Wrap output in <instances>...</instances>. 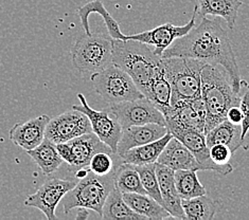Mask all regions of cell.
Returning a JSON list of instances; mask_svg holds the SVG:
<instances>
[{"label":"cell","instance_id":"cell-16","mask_svg":"<svg viewBox=\"0 0 249 220\" xmlns=\"http://www.w3.org/2000/svg\"><path fill=\"white\" fill-rule=\"evenodd\" d=\"M169 133L167 126H162L156 123L144 125H135L122 129V135L117 146V156L121 157L130 148L151 143L162 138Z\"/></svg>","mask_w":249,"mask_h":220},{"label":"cell","instance_id":"cell-31","mask_svg":"<svg viewBox=\"0 0 249 220\" xmlns=\"http://www.w3.org/2000/svg\"><path fill=\"white\" fill-rule=\"evenodd\" d=\"M136 169H137L139 172L142 186H143L145 193L153 199H155L158 203L162 205V198H161V193H160L158 179L156 176L155 163L145 164V165H136Z\"/></svg>","mask_w":249,"mask_h":220},{"label":"cell","instance_id":"cell-32","mask_svg":"<svg viewBox=\"0 0 249 220\" xmlns=\"http://www.w3.org/2000/svg\"><path fill=\"white\" fill-rule=\"evenodd\" d=\"M112 152H97L91 158L89 163V169L93 172V174L99 176H105L108 175L110 172L116 169L115 161L112 159Z\"/></svg>","mask_w":249,"mask_h":220},{"label":"cell","instance_id":"cell-22","mask_svg":"<svg viewBox=\"0 0 249 220\" xmlns=\"http://www.w3.org/2000/svg\"><path fill=\"white\" fill-rule=\"evenodd\" d=\"M172 136H173L172 134L168 133L162 138L153 141L151 143L130 148L120 157L122 162L132 163L135 165H145L157 162L160 153L162 152L163 148L168 144Z\"/></svg>","mask_w":249,"mask_h":220},{"label":"cell","instance_id":"cell-33","mask_svg":"<svg viewBox=\"0 0 249 220\" xmlns=\"http://www.w3.org/2000/svg\"><path fill=\"white\" fill-rule=\"evenodd\" d=\"M239 94L241 98L240 107L243 111V121L241 123L242 138L245 140L246 135L249 134V84L244 80H241Z\"/></svg>","mask_w":249,"mask_h":220},{"label":"cell","instance_id":"cell-17","mask_svg":"<svg viewBox=\"0 0 249 220\" xmlns=\"http://www.w3.org/2000/svg\"><path fill=\"white\" fill-rule=\"evenodd\" d=\"M169 129L190 128L205 134L206 118L200 116L191 104V101H178L161 111Z\"/></svg>","mask_w":249,"mask_h":220},{"label":"cell","instance_id":"cell-7","mask_svg":"<svg viewBox=\"0 0 249 220\" xmlns=\"http://www.w3.org/2000/svg\"><path fill=\"white\" fill-rule=\"evenodd\" d=\"M94 91L108 104H116L144 98L125 71L111 64L90 76Z\"/></svg>","mask_w":249,"mask_h":220},{"label":"cell","instance_id":"cell-29","mask_svg":"<svg viewBox=\"0 0 249 220\" xmlns=\"http://www.w3.org/2000/svg\"><path fill=\"white\" fill-rule=\"evenodd\" d=\"M175 186L181 199H190L207 195L206 187L200 183L196 170H175Z\"/></svg>","mask_w":249,"mask_h":220},{"label":"cell","instance_id":"cell-5","mask_svg":"<svg viewBox=\"0 0 249 220\" xmlns=\"http://www.w3.org/2000/svg\"><path fill=\"white\" fill-rule=\"evenodd\" d=\"M162 63L172 88L171 104L201 96V71L207 64L187 57L162 58Z\"/></svg>","mask_w":249,"mask_h":220},{"label":"cell","instance_id":"cell-9","mask_svg":"<svg viewBox=\"0 0 249 220\" xmlns=\"http://www.w3.org/2000/svg\"><path fill=\"white\" fill-rule=\"evenodd\" d=\"M108 108L120 123L122 129L150 123L167 126L162 112L145 97L127 102L109 104Z\"/></svg>","mask_w":249,"mask_h":220},{"label":"cell","instance_id":"cell-4","mask_svg":"<svg viewBox=\"0 0 249 220\" xmlns=\"http://www.w3.org/2000/svg\"><path fill=\"white\" fill-rule=\"evenodd\" d=\"M112 39L103 32L84 33L78 37L70 51L71 62L82 74H93L112 64Z\"/></svg>","mask_w":249,"mask_h":220},{"label":"cell","instance_id":"cell-15","mask_svg":"<svg viewBox=\"0 0 249 220\" xmlns=\"http://www.w3.org/2000/svg\"><path fill=\"white\" fill-rule=\"evenodd\" d=\"M50 118L49 116L41 115L26 122L16 123L9 132L10 140L23 151L33 150L45 139L46 128Z\"/></svg>","mask_w":249,"mask_h":220},{"label":"cell","instance_id":"cell-12","mask_svg":"<svg viewBox=\"0 0 249 220\" xmlns=\"http://www.w3.org/2000/svg\"><path fill=\"white\" fill-rule=\"evenodd\" d=\"M89 133H92V129L87 116L79 110L71 109L50 118L45 138L60 144Z\"/></svg>","mask_w":249,"mask_h":220},{"label":"cell","instance_id":"cell-28","mask_svg":"<svg viewBox=\"0 0 249 220\" xmlns=\"http://www.w3.org/2000/svg\"><path fill=\"white\" fill-rule=\"evenodd\" d=\"M181 205L186 218L190 220H211L217 210L216 202L207 195L181 199Z\"/></svg>","mask_w":249,"mask_h":220},{"label":"cell","instance_id":"cell-25","mask_svg":"<svg viewBox=\"0 0 249 220\" xmlns=\"http://www.w3.org/2000/svg\"><path fill=\"white\" fill-rule=\"evenodd\" d=\"M27 153L47 176L55 172L64 163V160L56 148V144L47 138H45L37 147L28 151Z\"/></svg>","mask_w":249,"mask_h":220},{"label":"cell","instance_id":"cell-20","mask_svg":"<svg viewBox=\"0 0 249 220\" xmlns=\"http://www.w3.org/2000/svg\"><path fill=\"white\" fill-rule=\"evenodd\" d=\"M242 4V0H197L194 10L200 17L211 15L223 18L232 30Z\"/></svg>","mask_w":249,"mask_h":220},{"label":"cell","instance_id":"cell-34","mask_svg":"<svg viewBox=\"0 0 249 220\" xmlns=\"http://www.w3.org/2000/svg\"><path fill=\"white\" fill-rule=\"evenodd\" d=\"M209 152L212 161L219 166L229 164L231 157L233 156V153L231 152L230 148L227 145L221 143L210 146Z\"/></svg>","mask_w":249,"mask_h":220},{"label":"cell","instance_id":"cell-3","mask_svg":"<svg viewBox=\"0 0 249 220\" xmlns=\"http://www.w3.org/2000/svg\"><path fill=\"white\" fill-rule=\"evenodd\" d=\"M201 98L206 107L205 135L226 120L227 111L240 106V94L235 93L228 73L221 66L206 65L201 71Z\"/></svg>","mask_w":249,"mask_h":220},{"label":"cell","instance_id":"cell-30","mask_svg":"<svg viewBox=\"0 0 249 220\" xmlns=\"http://www.w3.org/2000/svg\"><path fill=\"white\" fill-rule=\"evenodd\" d=\"M146 98L152 101L160 111L167 109L168 107H170L172 98V88L170 82L168 81L164 73L163 63L162 68L159 70V72L155 76V79L152 82L149 96Z\"/></svg>","mask_w":249,"mask_h":220},{"label":"cell","instance_id":"cell-11","mask_svg":"<svg viewBox=\"0 0 249 220\" xmlns=\"http://www.w3.org/2000/svg\"><path fill=\"white\" fill-rule=\"evenodd\" d=\"M78 180L76 178H50L41 184L36 192L29 196L25 200V205L38 209L48 220H56L55 210L57 204L63 200L65 195L75 186Z\"/></svg>","mask_w":249,"mask_h":220},{"label":"cell","instance_id":"cell-35","mask_svg":"<svg viewBox=\"0 0 249 220\" xmlns=\"http://www.w3.org/2000/svg\"><path fill=\"white\" fill-rule=\"evenodd\" d=\"M226 120L230 123L235 125H241L243 121V111L240 106H232L230 107L227 111Z\"/></svg>","mask_w":249,"mask_h":220},{"label":"cell","instance_id":"cell-13","mask_svg":"<svg viewBox=\"0 0 249 220\" xmlns=\"http://www.w3.org/2000/svg\"><path fill=\"white\" fill-rule=\"evenodd\" d=\"M195 18H196V11L194 10L191 19L185 26H175L172 23H164L147 31L127 35L128 39L138 40L147 46L152 47L155 54L161 56L165 49L174 43L177 38H180L188 34L191 29L195 26Z\"/></svg>","mask_w":249,"mask_h":220},{"label":"cell","instance_id":"cell-24","mask_svg":"<svg viewBox=\"0 0 249 220\" xmlns=\"http://www.w3.org/2000/svg\"><path fill=\"white\" fill-rule=\"evenodd\" d=\"M123 198L130 209L146 219L161 220L171 217V214L165 207L147 194L125 193L123 194Z\"/></svg>","mask_w":249,"mask_h":220},{"label":"cell","instance_id":"cell-2","mask_svg":"<svg viewBox=\"0 0 249 220\" xmlns=\"http://www.w3.org/2000/svg\"><path fill=\"white\" fill-rule=\"evenodd\" d=\"M112 64L125 71L146 98L153 80L162 68V57L138 40L114 39Z\"/></svg>","mask_w":249,"mask_h":220},{"label":"cell","instance_id":"cell-19","mask_svg":"<svg viewBox=\"0 0 249 220\" xmlns=\"http://www.w3.org/2000/svg\"><path fill=\"white\" fill-rule=\"evenodd\" d=\"M157 162L168 166L173 170H205L204 166L197 161L194 154L174 136H172L168 144L163 148Z\"/></svg>","mask_w":249,"mask_h":220},{"label":"cell","instance_id":"cell-8","mask_svg":"<svg viewBox=\"0 0 249 220\" xmlns=\"http://www.w3.org/2000/svg\"><path fill=\"white\" fill-rule=\"evenodd\" d=\"M56 148L73 175L80 169H89L90 160L97 152H112L110 147L93 133L82 135L65 143L56 144Z\"/></svg>","mask_w":249,"mask_h":220},{"label":"cell","instance_id":"cell-27","mask_svg":"<svg viewBox=\"0 0 249 220\" xmlns=\"http://www.w3.org/2000/svg\"><path fill=\"white\" fill-rule=\"evenodd\" d=\"M115 186L122 194L138 193L146 194L142 186L139 172L136 165L132 163L121 162L115 169Z\"/></svg>","mask_w":249,"mask_h":220},{"label":"cell","instance_id":"cell-10","mask_svg":"<svg viewBox=\"0 0 249 220\" xmlns=\"http://www.w3.org/2000/svg\"><path fill=\"white\" fill-rule=\"evenodd\" d=\"M78 99L81 104L73 105L71 109L79 110L86 115L90 122L92 133L106 145L109 146L112 152L117 153V146L122 135V127L116 117L111 114L109 108L102 110L92 109L82 93L78 94Z\"/></svg>","mask_w":249,"mask_h":220},{"label":"cell","instance_id":"cell-1","mask_svg":"<svg viewBox=\"0 0 249 220\" xmlns=\"http://www.w3.org/2000/svg\"><path fill=\"white\" fill-rule=\"evenodd\" d=\"M162 58H194L211 66H221L228 73L235 93L240 92L241 77L236 57L228 34L222 27L221 19L201 17L185 36L177 38L161 55Z\"/></svg>","mask_w":249,"mask_h":220},{"label":"cell","instance_id":"cell-36","mask_svg":"<svg viewBox=\"0 0 249 220\" xmlns=\"http://www.w3.org/2000/svg\"><path fill=\"white\" fill-rule=\"evenodd\" d=\"M89 209H87V207L84 206H79L76 207V216L75 219L76 220H86L89 217Z\"/></svg>","mask_w":249,"mask_h":220},{"label":"cell","instance_id":"cell-6","mask_svg":"<svg viewBox=\"0 0 249 220\" xmlns=\"http://www.w3.org/2000/svg\"><path fill=\"white\" fill-rule=\"evenodd\" d=\"M115 187V170L108 175L99 176L89 169L88 174L78 180L75 186L63 198L64 213L84 206L102 217L103 205L107 196Z\"/></svg>","mask_w":249,"mask_h":220},{"label":"cell","instance_id":"cell-21","mask_svg":"<svg viewBox=\"0 0 249 220\" xmlns=\"http://www.w3.org/2000/svg\"><path fill=\"white\" fill-rule=\"evenodd\" d=\"M76 13H78L80 17L82 27L84 29L86 34L91 33L88 18H89L90 14L96 13L102 16L106 29H107V32L112 39H121V40L128 39L127 35L123 34L121 32L119 23H118L114 19V17L109 14V12L106 10V8L104 7V4L102 3L101 0H92V1L87 2L86 4L83 5V7L79 8L78 11H76Z\"/></svg>","mask_w":249,"mask_h":220},{"label":"cell","instance_id":"cell-26","mask_svg":"<svg viewBox=\"0 0 249 220\" xmlns=\"http://www.w3.org/2000/svg\"><path fill=\"white\" fill-rule=\"evenodd\" d=\"M102 219L106 220H144L145 217L133 211L123 198V194L116 186L111 189L103 205Z\"/></svg>","mask_w":249,"mask_h":220},{"label":"cell","instance_id":"cell-23","mask_svg":"<svg viewBox=\"0 0 249 220\" xmlns=\"http://www.w3.org/2000/svg\"><path fill=\"white\" fill-rule=\"evenodd\" d=\"M206 142L208 147L221 143L227 145L232 153L244 145V140L242 138L241 125H235L225 120L217 124L215 127L209 130L206 135Z\"/></svg>","mask_w":249,"mask_h":220},{"label":"cell","instance_id":"cell-14","mask_svg":"<svg viewBox=\"0 0 249 220\" xmlns=\"http://www.w3.org/2000/svg\"><path fill=\"white\" fill-rule=\"evenodd\" d=\"M169 133H171L174 138L179 140L194 154L197 161L204 166L205 170H213L223 176H226L230 174V172H232L233 166L230 163L227 165L219 166L212 161L209 147L207 145L206 135L204 133L190 128L169 129Z\"/></svg>","mask_w":249,"mask_h":220},{"label":"cell","instance_id":"cell-18","mask_svg":"<svg viewBox=\"0 0 249 220\" xmlns=\"http://www.w3.org/2000/svg\"><path fill=\"white\" fill-rule=\"evenodd\" d=\"M155 170L161 193L162 205L171 214V217L187 219L181 205V198L175 186V170L158 162H155Z\"/></svg>","mask_w":249,"mask_h":220}]
</instances>
